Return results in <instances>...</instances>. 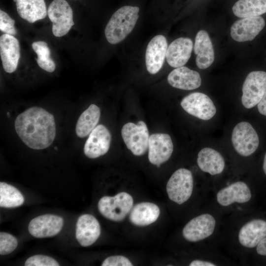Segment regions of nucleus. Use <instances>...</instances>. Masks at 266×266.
I'll return each mask as SVG.
<instances>
[{
	"mask_svg": "<svg viewBox=\"0 0 266 266\" xmlns=\"http://www.w3.org/2000/svg\"><path fill=\"white\" fill-rule=\"evenodd\" d=\"M111 135L103 125H99L91 132L84 146V153L88 158L95 159L106 154L110 147Z\"/></svg>",
	"mask_w": 266,
	"mask_h": 266,
	"instance_id": "nucleus-12",
	"label": "nucleus"
},
{
	"mask_svg": "<svg viewBox=\"0 0 266 266\" xmlns=\"http://www.w3.org/2000/svg\"><path fill=\"white\" fill-rule=\"evenodd\" d=\"M139 8L125 5L116 10L104 30L107 41L115 44L122 41L133 30L139 17Z\"/></svg>",
	"mask_w": 266,
	"mask_h": 266,
	"instance_id": "nucleus-2",
	"label": "nucleus"
},
{
	"mask_svg": "<svg viewBox=\"0 0 266 266\" xmlns=\"http://www.w3.org/2000/svg\"><path fill=\"white\" fill-rule=\"evenodd\" d=\"M133 264L126 257L123 256H112L106 258L101 266H132Z\"/></svg>",
	"mask_w": 266,
	"mask_h": 266,
	"instance_id": "nucleus-33",
	"label": "nucleus"
},
{
	"mask_svg": "<svg viewBox=\"0 0 266 266\" xmlns=\"http://www.w3.org/2000/svg\"><path fill=\"white\" fill-rule=\"evenodd\" d=\"M194 51L197 55L196 63L200 69L209 67L214 60L213 45L207 33L204 30L199 31L196 36Z\"/></svg>",
	"mask_w": 266,
	"mask_h": 266,
	"instance_id": "nucleus-21",
	"label": "nucleus"
},
{
	"mask_svg": "<svg viewBox=\"0 0 266 266\" xmlns=\"http://www.w3.org/2000/svg\"><path fill=\"white\" fill-rule=\"evenodd\" d=\"M266 90V72L254 71L246 77L242 86L241 101L246 108H251L259 103Z\"/></svg>",
	"mask_w": 266,
	"mask_h": 266,
	"instance_id": "nucleus-8",
	"label": "nucleus"
},
{
	"mask_svg": "<svg viewBox=\"0 0 266 266\" xmlns=\"http://www.w3.org/2000/svg\"><path fill=\"white\" fill-rule=\"evenodd\" d=\"M15 129L24 144L31 149L41 150L53 142L56 133L54 116L45 109L32 107L20 113L14 122Z\"/></svg>",
	"mask_w": 266,
	"mask_h": 266,
	"instance_id": "nucleus-1",
	"label": "nucleus"
},
{
	"mask_svg": "<svg viewBox=\"0 0 266 266\" xmlns=\"http://www.w3.org/2000/svg\"><path fill=\"white\" fill-rule=\"evenodd\" d=\"M100 234V227L99 221L92 215L85 214L78 219L75 230L76 238L83 247L92 245L98 239Z\"/></svg>",
	"mask_w": 266,
	"mask_h": 266,
	"instance_id": "nucleus-17",
	"label": "nucleus"
},
{
	"mask_svg": "<svg viewBox=\"0 0 266 266\" xmlns=\"http://www.w3.org/2000/svg\"><path fill=\"white\" fill-rule=\"evenodd\" d=\"M24 198L15 187L5 182H0V206L14 208L22 205Z\"/></svg>",
	"mask_w": 266,
	"mask_h": 266,
	"instance_id": "nucleus-28",
	"label": "nucleus"
},
{
	"mask_svg": "<svg viewBox=\"0 0 266 266\" xmlns=\"http://www.w3.org/2000/svg\"><path fill=\"white\" fill-rule=\"evenodd\" d=\"M166 189L171 200L178 204L183 203L189 200L193 192L192 172L184 168L176 170L169 179Z\"/></svg>",
	"mask_w": 266,
	"mask_h": 266,
	"instance_id": "nucleus-4",
	"label": "nucleus"
},
{
	"mask_svg": "<svg viewBox=\"0 0 266 266\" xmlns=\"http://www.w3.org/2000/svg\"><path fill=\"white\" fill-rule=\"evenodd\" d=\"M47 14L52 23V33L56 37L65 35L74 25L73 11L66 0H53Z\"/></svg>",
	"mask_w": 266,
	"mask_h": 266,
	"instance_id": "nucleus-5",
	"label": "nucleus"
},
{
	"mask_svg": "<svg viewBox=\"0 0 266 266\" xmlns=\"http://www.w3.org/2000/svg\"><path fill=\"white\" fill-rule=\"evenodd\" d=\"M232 10L240 18L259 16L266 13V0H238Z\"/></svg>",
	"mask_w": 266,
	"mask_h": 266,
	"instance_id": "nucleus-27",
	"label": "nucleus"
},
{
	"mask_svg": "<svg viewBox=\"0 0 266 266\" xmlns=\"http://www.w3.org/2000/svg\"><path fill=\"white\" fill-rule=\"evenodd\" d=\"M133 197L126 192H120L113 197L104 196L100 199L98 208L105 218L115 222L122 221L131 211Z\"/></svg>",
	"mask_w": 266,
	"mask_h": 266,
	"instance_id": "nucleus-3",
	"label": "nucleus"
},
{
	"mask_svg": "<svg viewBox=\"0 0 266 266\" xmlns=\"http://www.w3.org/2000/svg\"><path fill=\"white\" fill-rule=\"evenodd\" d=\"M180 104L188 113L203 120L210 119L216 112L212 100L202 93L195 92L188 95L182 99Z\"/></svg>",
	"mask_w": 266,
	"mask_h": 266,
	"instance_id": "nucleus-9",
	"label": "nucleus"
},
{
	"mask_svg": "<svg viewBox=\"0 0 266 266\" xmlns=\"http://www.w3.org/2000/svg\"><path fill=\"white\" fill-rule=\"evenodd\" d=\"M100 108L91 104L80 116L75 127L76 135L83 138L89 134L96 127L100 118Z\"/></svg>",
	"mask_w": 266,
	"mask_h": 266,
	"instance_id": "nucleus-26",
	"label": "nucleus"
},
{
	"mask_svg": "<svg viewBox=\"0 0 266 266\" xmlns=\"http://www.w3.org/2000/svg\"><path fill=\"white\" fill-rule=\"evenodd\" d=\"M173 145L169 134L154 133L149 136L148 142V159L153 165L160 167L170 157Z\"/></svg>",
	"mask_w": 266,
	"mask_h": 266,
	"instance_id": "nucleus-13",
	"label": "nucleus"
},
{
	"mask_svg": "<svg viewBox=\"0 0 266 266\" xmlns=\"http://www.w3.org/2000/svg\"><path fill=\"white\" fill-rule=\"evenodd\" d=\"M17 11L23 19L30 23L45 18L47 14L44 0H13Z\"/></svg>",
	"mask_w": 266,
	"mask_h": 266,
	"instance_id": "nucleus-23",
	"label": "nucleus"
},
{
	"mask_svg": "<svg viewBox=\"0 0 266 266\" xmlns=\"http://www.w3.org/2000/svg\"><path fill=\"white\" fill-rule=\"evenodd\" d=\"M15 20L12 19L7 13L0 10V30L5 33L15 35L17 31L14 27Z\"/></svg>",
	"mask_w": 266,
	"mask_h": 266,
	"instance_id": "nucleus-32",
	"label": "nucleus"
},
{
	"mask_svg": "<svg viewBox=\"0 0 266 266\" xmlns=\"http://www.w3.org/2000/svg\"><path fill=\"white\" fill-rule=\"evenodd\" d=\"M265 26V20L260 16L243 18L232 25L231 35L233 40L238 42L251 41Z\"/></svg>",
	"mask_w": 266,
	"mask_h": 266,
	"instance_id": "nucleus-14",
	"label": "nucleus"
},
{
	"mask_svg": "<svg viewBox=\"0 0 266 266\" xmlns=\"http://www.w3.org/2000/svg\"><path fill=\"white\" fill-rule=\"evenodd\" d=\"M232 142L237 153L247 157L257 149L259 138L256 131L249 123L241 122L236 124L233 129Z\"/></svg>",
	"mask_w": 266,
	"mask_h": 266,
	"instance_id": "nucleus-7",
	"label": "nucleus"
},
{
	"mask_svg": "<svg viewBox=\"0 0 266 266\" xmlns=\"http://www.w3.org/2000/svg\"><path fill=\"white\" fill-rule=\"evenodd\" d=\"M63 218L59 216L47 214L38 216L32 219L28 226L30 233L36 238L52 237L62 230Z\"/></svg>",
	"mask_w": 266,
	"mask_h": 266,
	"instance_id": "nucleus-11",
	"label": "nucleus"
},
{
	"mask_svg": "<svg viewBox=\"0 0 266 266\" xmlns=\"http://www.w3.org/2000/svg\"><path fill=\"white\" fill-rule=\"evenodd\" d=\"M258 109L260 114L266 116V90L261 101L258 104Z\"/></svg>",
	"mask_w": 266,
	"mask_h": 266,
	"instance_id": "nucleus-34",
	"label": "nucleus"
},
{
	"mask_svg": "<svg viewBox=\"0 0 266 266\" xmlns=\"http://www.w3.org/2000/svg\"><path fill=\"white\" fill-rule=\"evenodd\" d=\"M266 237V221L261 219L252 220L240 229L238 233L240 243L247 248H253Z\"/></svg>",
	"mask_w": 266,
	"mask_h": 266,
	"instance_id": "nucleus-22",
	"label": "nucleus"
},
{
	"mask_svg": "<svg viewBox=\"0 0 266 266\" xmlns=\"http://www.w3.org/2000/svg\"><path fill=\"white\" fill-rule=\"evenodd\" d=\"M215 225V219L211 215L203 214L191 220L184 227L182 234L189 241H199L210 236Z\"/></svg>",
	"mask_w": 266,
	"mask_h": 266,
	"instance_id": "nucleus-10",
	"label": "nucleus"
},
{
	"mask_svg": "<svg viewBox=\"0 0 266 266\" xmlns=\"http://www.w3.org/2000/svg\"><path fill=\"white\" fill-rule=\"evenodd\" d=\"M0 55L5 71H15L20 57V47L18 40L14 35L3 33L0 36Z\"/></svg>",
	"mask_w": 266,
	"mask_h": 266,
	"instance_id": "nucleus-16",
	"label": "nucleus"
},
{
	"mask_svg": "<svg viewBox=\"0 0 266 266\" xmlns=\"http://www.w3.org/2000/svg\"><path fill=\"white\" fill-rule=\"evenodd\" d=\"M193 48V43L190 38L180 37L175 39L167 48V63L174 68L183 66L189 60Z\"/></svg>",
	"mask_w": 266,
	"mask_h": 266,
	"instance_id": "nucleus-18",
	"label": "nucleus"
},
{
	"mask_svg": "<svg viewBox=\"0 0 266 266\" xmlns=\"http://www.w3.org/2000/svg\"><path fill=\"white\" fill-rule=\"evenodd\" d=\"M26 266H59L53 258L43 255H35L29 257L25 262Z\"/></svg>",
	"mask_w": 266,
	"mask_h": 266,
	"instance_id": "nucleus-31",
	"label": "nucleus"
},
{
	"mask_svg": "<svg viewBox=\"0 0 266 266\" xmlns=\"http://www.w3.org/2000/svg\"><path fill=\"white\" fill-rule=\"evenodd\" d=\"M190 266H215L214 264L201 260H194L192 261L189 265Z\"/></svg>",
	"mask_w": 266,
	"mask_h": 266,
	"instance_id": "nucleus-36",
	"label": "nucleus"
},
{
	"mask_svg": "<svg viewBox=\"0 0 266 266\" xmlns=\"http://www.w3.org/2000/svg\"><path fill=\"white\" fill-rule=\"evenodd\" d=\"M251 198V191L246 183L242 181L234 182L220 190L216 196L218 202L226 206L237 202H248Z\"/></svg>",
	"mask_w": 266,
	"mask_h": 266,
	"instance_id": "nucleus-20",
	"label": "nucleus"
},
{
	"mask_svg": "<svg viewBox=\"0 0 266 266\" xmlns=\"http://www.w3.org/2000/svg\"><path fill=\"white\" fill-rule=\"evenodd\" d=\"M160 213L157 205L149 202H142L136 204L131 210L130 220L137 226H145L155 222Z\"/></svg>",
	"mask_w": 266,
	"mask_h": 266,
	"instance_id": "nucleus-25",
	"label": "nucleus"
},
{
	"mask_svg": "<svg viewBox=\"0 0 266 266\" xmlns=\"http://www.w3.org/2000/svg\"><path fill=\"white\" fill-rule=\"evenodd\" d=\"M168 83L173 87L184 90L199 88L201 83L200 74L186 66L176 68L167 76Z\"/></svg>",
	"mask_w": 266,
	"mask_h": 266,
	"instance_id": "nucleus-19",
	"label": "nucleus"
},
{
	"mask_svg": "<svg viewBox=\"0 0 266 266\" xmlns=\"http://www.w3.org/2000/svg\"><path fill=\"white\" fill-rule=\"evenodd\" d=\"M17 238L10 233H0V254L6 255L12 252L17 247Z\"/></svg>",
	"mask_w": 266,
	"mask_h": 266,
	"instance_id": "nucleus-30",
	"label": "nucleus"
},
{
	"mask_svg": "<svg viewBox=\"0 0 266 266\" xmlns=\"http://www.w3.org/2000/svg\"><path fill=\"white\" fill-rule=\"evenodd\" d=\"M263 167L264 171L265 174L266 175V153L264 157Z\"/></svg>",
	"mask_w": 266,
	"mask_h": 266,
	"instance_id": "nucleus-37",
	"label": "nucleus"
},
{
	"mask_svg": "<svg viewBox=\"0 0 266 266\" xmlns=\"http://www.w3.org/2000/svg\"><path fill=\"white\" fill-rule=\"evenodd\" d=\"M121 135L127 148L135 156H141L148 148L149 134L146 124L139 121L136 124L129 122L125 124Z\"/></svg>",
	"mask_w": 266,
	"mask_h": 266,
	"instance_id": "nucleus-6",
	"label": "nucleus"
},
{
	"mask_svg": "<svg viewBox=\"0 0 266 266\" xmlns=\"http://www.w3.org/2000/svg\"><path fill=\"white\" fill-rule=\"evenodd\" d=\"M167 48L166 39L161 34L156 35L148 43L145 52V64L150 74L157 73L162 67Z\"/></svg>",
	"mask_w": 266,
	"mask_h": 266,
	"instance_id": "nucleus-15",
	"label": "nucleus"
},
{
	"mask_svg": "<svg viewBox=\"0 0 266 266\" xmlns=\"http://www.w3.org/2000/svg\"><path fill=\"white\" fill-rule=\"evenodd\" d=\"M256 250L259 255L266 256V237L258 243Z\"/></svg>",
	"mask_w": 266,
	"mask_h": 266,
	"instance_id": "nucleus-35",
	"label": "nucleus"
},
{
	"mask_svg": "<svg viewBox=\"0 0 266 266\" xmlns=\"http://www.w3.org/2000/svg\"><path fill=\"white\" fill-rule=\"evenodd\" d=\"M197 163L200 168L212 175L221 173L225 166L221 154L211 148H204L198 153Z\"/></svg>",
	"mask_w": 266,
	"mask_h": 266,
	"instance_id": "nucleus-24",
	"label": "nucleus"
},
{
	"mask_svg": "<svg viewBox=\"0 0 266 266\" xmlns=\"http://www.w3.org/2000/svg\"><path fill=\"white\" fill-rule=\"evenodd\" d=\"M32 46L37 55L36 62L38 66L47 72H53L56 65L50 58V51L47 43L43 41H35L32 43Z\"/></svg>",
	"mask_w": 266,
	"mask_h": 266,
	"instance_id": "nucleus-29",
	"label": "nucleus"
}]
</instances>
